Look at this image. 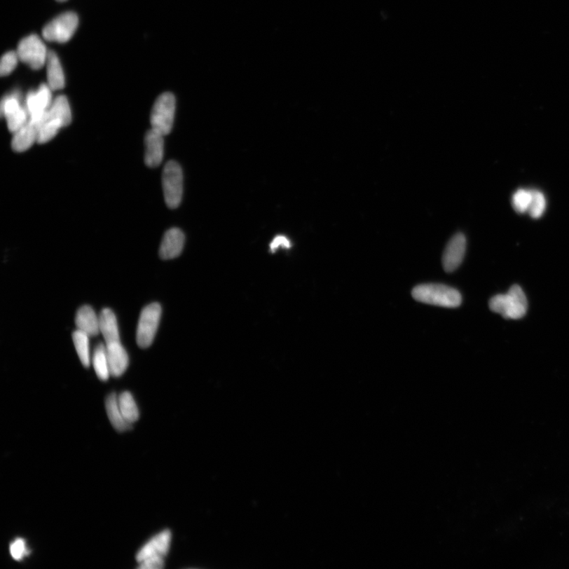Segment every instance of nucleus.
<instances>
[{"instance_id":"obj_8","label":"nucleus","mask_w":569,"mask_h":569,"mask_svg":"<svg viewBox=\"0 0 569 569\" xmlns=\"http://www.w3.org/2000/svg\"><path fill=\"white\" fill-rule=\"evenodd\" d=\"M1 114L7 119L10 132L15 133L29 121L27 108L20 102V92H14L6 95L1 102Z\"/></svg>"},{"instance_id":"obj_23","label":"nucleus","mask_w":569,"mask_h":569,"mask_svg":"<svg viewBox=\"0 0 569 569\" xmlns=\"http://www.w3.org/2000/svg\"><path fill=\"white\" fill-rule=\"evenodd\" d=\"M88 334L77 330L72 334L74 345H75L80 361L85 368L90 366V341Z\"/></svg>"},{"instance_id":"obj_25","label":"nucleus","mask_w":569,"mask_h":569,"mask_svg":"<svg viewBox=\"0 0 569 569\" xmlns=\"http://www.w3.org/2000/svg\"><path fill=\"white\" fill-rule=\"evenodd\" d=\"M533 198V190L519 189L512 196V206L518 213L528 212Z\"/></svg>"},{"instance_id":"obj_30","label":"nucleus","mask_w":569,"mask_h":569,"mask_svg":"<svg viewBox=\"0 0 569 569\" xmlns=\"http://www.w3.org/2000/svg\"><path fill=\"white\" fill-rule=\"evenodd\" d=\"M270 251L275 252L277 249L282 247L284 249H289V240L284 236H277L270 244Z\"/></svg>"},{"instance_id":"obj_15","label":"nucleus","mask_w":569,"mask_h":569,"mask_svg":"<svg viewBox=\"0 0 569 569\" xmlns=\"http://www.w3.org/2000/svg\"><path fill=\"white\" fill-rule=\"evenodd\" d=\"M76 324L78 330L88 334L89 336H96L100 333L99 317L90 306H84L78 309Z\"/></svg>"},{"instance_id":"obj_10","label":"nucleus","mask_w":569,"mask_h":569,"mask_svg":"<svg viewBox=\"0 0 569 569\" xmlns=\"http://www.w3.org/2000/svg\"><path fill=\"white\" fill-rule=\"evenodd\" d=\"M172 534L169 530L160 532L148 541L136 554L139 563L153 556H165L168 554L171 545Z\"/></svg>"},{"instance_id":"obj_6","label":"nucleus","mask_w":569,"mask_h":569,"mask_svg":"<svg viewBox=\"0 0 569 569\" xmlns=\"http://www.w3.org/2000/svg\"><path fill=\"white\" fill-rule=\"evenodd\" d=\"M78 26V15L74 12H66L55 18L43 28V38L48 41L65 43L72 38Z\"/></svg>"},{"instance_id":"obj_20","label":"nucleus","mask_w":569,"mask_h":569,"mask_svg":"<svg viewBox=\"0 0 569 569\" xmlns=\"http://www.w3.org/2000/svg\"><path fill=\"white\" fill-rule=\"evenodd\" d=\"M49 118L58 121L64 127L69 125L71 120V111L69 102L64 95L55 99L50 108L48 110Z\"/></svg>"},{"instance_id":"obj_14","label":"nucleus","mask_w":569,"mask_h":569,"mask_svg":"<svg viewBox=\"0 0 569 569\" xmlns=\"http://www.w3.org/2000/svg\"><path fill=\"white\" fill-rule=\"evenodd\" d=\"M107 351L111 376L118 377L125 373L129 358L121 342L107 344Z\"/></svg>"},{"instance_id":"obj_29","label":"nucleus","mask_w":569,"mask_h":569,"mask_svg":"<svg viewBox=\"0 0 569 569\" xmlns=\"http://www.w3.org/2000/svg\"><path fill=\"white\" fill-rule=\"evenodd\" d=\"M165 566L164 556H153L139 562L141 569H162Z\"/></svg>"},{"instance_id":"obj_19","label":"nucleus","mask_w":569,"mask_h":569,"mask_svg":"<svg viewBox=\"0 0 569 569\" xmlns=\"http://www.w3.org/2000/svg\"><path fill=\"white\" fill-rule=\"evenodd\" d=\"M105 408H107L110 423L116 430L125 432L132 428V425L129 424L123 416L120 409L118 397L116 393L109 395L105 401Z\"/></svg>"},{"instance_id":"obj_11","label":"nucleus","mask_w":569,"mask_h":569,"mask_svg":"<svg viewBox=\"0 0 569 569\" xmlns=\"http://www.w3.org/2000/svg\"><path fill=\"white\" fill-rule=\"evenodd\" d=\"M52 89L42 84L36 91H31L26 99V108L29 117L39 116L47 112L53 103Z\"/></svg>"},{"instance_id":"obj_22","label":"nucleus","mask_w":569,"mask_h":569,"mask_svg":"<svg viewBox=\"0 0 569 569\" xmlns=\"http://www.w3.org/2000/svg\"><path fill=\"white\" fill-rule=\"evenodd\" d=\"M121 411L129 424L132 425L139 418L137 404L129 392H123L118 397Z\"/></svg>"},{"instance_id":"obj_5","label":"nucleus","mask_w":569,"mask_h":569,"mask_svg":"<svg viewBox=\"0 0 569 569\" xmlns=\"http://www.w3.org/2000/svg\"><path fill=\"white\" fill-rule=\"evenodd\" d=\"M160 315L162 307L158 303H152L142 309L136 331V341L141 348H148L153 343L158 329Z\"/></svg>"},{"instance_id":"obj_7","label":"nucleus","mask_w":569,"mask_h":569,"mask_svg":"<svg viewBox=\"0 0 569 569\" xmlns=\"http://www.w3.org/2000/svg\"><path fill=\"white\" fill-rule=\"evenodd\" d=\"M18 58L34 70H39L46 64L47 48L39 36L29 35L18 44Z\"/></svg>"},{"instance_id":"obj_3","label":"nucleus","mask_w":569,"mask_h":569,"mask_svg":"<svg viewBox=\"0 0 569 569\" xmlns=\"http://www.w3.org/2000/svg\"><path fill=\"white\" fill-rule=\"evenodd\" d=\"M176 99L171 92H164L160 95L154 103L151 123L152 129L163 135L170 133L174 122Z\"/></svg>"},{"instance_id":"obj_27","label":"nucleus","mask_w":569,"mask_h":569,"mask_svg":"<svg viewBox=\"0 0 569 569\" xmlns=\"http://www.w3.org/2000/svg\"><path fill=\"white\" fill-rule=\"evenodd\" d=\"M18 55L17 52L11 51L5 53L0 64V74L2 76H8L12 71L15 70L17 66Z\"/></svg>"},{"instance_id":"obj_13","label":"nucleus","mask_w":569,"mask_h":569,"mask_svg":"<svg viewBox=\"0 0 569 569\" xmlns=\"http://www.w3.org/2000/svg\"><path fill=\"white\" fill-rule=\"evenodd\" d=\"M184 234L177 228H170L163 237L159 255L163 259H172L181 255L184 245Z\"/></svg>"},{"instance_id":"obj_24","label":"nucleus","mask_w":569,"mask_h":569,"mask_svg":"<svg viewBox=\"0 0 569 569\" xmlns=\"http://www.w3.org/2000/svg\"><path fill=\"white\" fill-rule=\"evenodd\" d=\"M63 127L60 122L49 118L48 115L46 121L43 123L39 130L38 141L36 142L41 144H46V142L53 139L58 133L59 130Z\"/></svg>"},{"instance_id":"obj_17","label":"nucleus","mask_w":569,"mask_h":569,"mask_svg":"<svg viewBox=\"0 0 569 569\" xmlns=\"http://www.w3.org/2000/svg\"><path fill=\"white\" fill-rule=\"evenodd\" d=\"M100 332L107 344L121 342L118 324L114 313L109 308H104L99 315Z\"/></svg>"},{"instance_id":"obj_2","label":"nucleus","mask_w":569,"mask_h":569,"mask_svg":"<svg viewBox=\"0 0 569 569\" xmlns=\"http://www.w3.org/2000/svg\"><path fill=\"white\" fill-rule=\"evenodd\" d=\"M490 308L493 313L502 315L505 319L519 320L527 313L528 300L522 288L514 284L508 293L493 296Z\"/></svg>"},{"instance_id":"obj_16","label":"nucleus","mask_w":569,"mask_h":569,"mask_svg":"<svg viewBox=\"0 0 569 569\" xmlns=\"http://www.w3.org/2000/svg\"><path fill=\"white\" fill-rule=\"evenodd\" d=\"M39 128L29 121L22 128L14 133L12 149L16 152L26 151L38 141Z\"/></svg>"},{"instance_id":"obj_12","label":"nucleus","mask_w":569,"mask_h":569,"mask_svg":"<svg viewBox=\"0 0 569 569\" xmlns=\"http://www.w3.org/2000/svg\"><path fill=\"white\" fill-rule=\"evenodd\" d=\"M145 144V163L151 168H156L163 160L164 135L151 128L146 135Z\"/></svg>"},{"instance_id":"obj_4","label":"nucleus","mask_w":569,"mask_h":569,"mask_svg":"<svg viewBox=\"0 0 569 569\" xmlns=\"http://www.w3.org/2000/svg\"><path fill=\"white\" fill-rule=\"evenodd\" d=\"M183 172L181 167L174 160L165 166L163 173V187L165 200L171 209L180 205L183 196Z\"/></svg>"},{"instance_id":"obj_1","label":"nucleus","mask_w":569,"mask_h":569,"mask_svg":"<svg viewBox=\"0 0 569 569\" xmlns=\"http://www.w3.org/2000/svg\"><path fill=\"white\" fill-rule=\"evenodd\" d=\"M412 296L424 304L445 308H457L462 303V296L458 290L441 284H420L413 289Z\"/></svg>"},{"instance_id":"obj_26","label":"nucleus","mask_w":569,"mask_h":569,"mask_svg":"<svg viewBox=\"0 0 569 569\" xmlns=\"http://www.w3.org/2000/svg\"><path fill=\"white\" fill-rule=\"evenodd\" d=\"M547 207L546 198L540 191L533 190V198L530 204L528 213L531 218L540 219L545 212Z\"/></svg>"},{"instance_id":"obj_28","label":"nucleus","mask_w":569,"mask_h":569,"mask_svg":"<svg viewBox=\"0 0 569 569\" xmlns=\"http://www.w3.org/2000/svg\"><path fill=\"white\" fill-rule=\"evenodd\" d=\"M10 553L15 561H22L25 556L29 554V550L27 547L26 541L22 537H18L10 546Z\"/></svg>"},{"instance_id":"obj_21","label":"nucleus","mask_w":569,"mask_h":569,"mask_svg":"<svg viewBox=\"0 0 569 569\" xmlns=\"http://www.w3.org/2000/svg\"><path fill=\"white\" fill-rule=\"evenodd\" d=\"M92 364L99 379L107 381L109 378L110 370L107 357V345L99 343L92 355Z\"/></svg>"},{"instance_id":"obj_31","label":"nucleus","mask_w":569,"mask_h":569,"mask_svg":"<svg viewBox=\"0 0 569 569\" xmlns=\"http://www.w3.org/2000/svg\"><path fill=\"white\" fill-rule=\"evenodd\" d=\"M57 1L64 2V1H66V0H57Z\"/></svg>"},{"instance_id":"obj_9","label":"nucleus","mask_w":569,"mask_h":569,"mask_svg":"<svg viewBox=\"0 0 569 569\" xmlns=\"http://www.w3.org/2000/svg\"><path fill=\"white\" fill-rule=\"evenodd\" d=\"M466 250L465 235L461 233L454 235L444 252L442 263L444 270L451 273L459 268L465 259Z\"/></svg>"},{"instance_id":"obj_18","label":"nucleus","mask_w":569,"mask_h":569,"mask_svg":"<svg viewBox=\"0 0 569 569\" xmlns=\"http://www.w3.org/2000/svg\"><path fill=\"white\" fill-rule=\"evenodd\" d=\"M47 78L49 88L52 90H61L65 85V77L57 55L48 51L46 61Z\"/></svg>"}]
</instances>
